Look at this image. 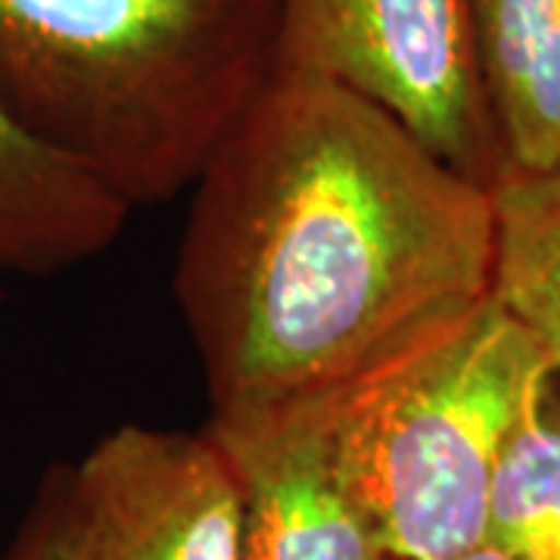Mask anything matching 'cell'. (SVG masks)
Segmentation results:
<instances>
[{
  "instance_id": "obj_4",
  "label": "cell",
  "mask_w": 560,
  "mask_h": 560,
  "mask_svg": "<svg viewBox=\"0 0 560 560\" xmlns=\"http://www.w3.org/2000/svg\"><path fill=\"white\" fill-rule=\"evenodd\" d=\"M377 103L460 175L501 153L482 88L477 0H278V66Z\"/></svg>"
},
{
  "instance_id": "obj_7",
  "label": "cell",
  "mask_w": 560,
  "mask_h": 560,
  "mask_svg": "<svg viewBox=\"0 0 560 560\" xmlns=\"http://www.w3.org/2000/svg\"><path fill=\"white\" fill-rule=\"evenodd\" d=\"M131 209L0 109V275L54 278L103 256Z\"/></svg>"
},
{
  "instance_id": "obj_11",
  "label": "cell",
  "mask_w": 560,
  "mask_h": 560,
  "mask_svg": "<svg viewBox=\"0 0 560 560\" xmlns=\"http://www.w3.org/2000/svg\"><path fill=\"white\" fill-rule=\"evenodd\" d=\"M3 560H81L72 464H57L44 474Z\"/></svg>"
},
{
  "instance_id": "obj_6",
  "label": "cell",
  "mask_w": 560,
  "mask_h": 560,
  "mask_svg": "<svg viewBox=\"0 0 560 560\" xmlns=\"http://www.w3.org/2000/svg\"><path fill=\"white\" fill-rule=\"evenodd\" d=\"M320 408L206 423L241 489L243 560H396L334 467Z\"/></svg>"
},
{
  "instance_id": "obj_12",
  "label": "cell",
  "mask_w": 560,
  "mask_h": 560,
  "mask_svg": "<svg viewBox=\"0 0 560 560\" xmlns=\"http://www.w3.org/2000/svg\"><path fill=\"white\" fill-rule=\"evenodd\" d=\"M452 560H514V558H508L504 551L492 548L489 541H480V545H474V548H467V551L455 555Z\"/></svg>"
},
{
  "instance_id": "obj_10",
  "label": "cell",
  "mask_w": 560,
  "mask_h": 560,
  "mask_svg": "<svg viewBox=\"0 0 560 560\" xmlns=\"http://www.w3.org/2000/svg\"><path fill=\"white\" fill-rule=\"evenodd\" d=\"M514 560H560V381L545 386L501 452L486 536Z\"/></svg>"
},
{
  "instance_id": "obj_3",
  "label": "cell",
  "mask_w": 560,
  "mask_h": 560,
  "mask_svg": "<svg viewBox=\"0 0 560 560\" xmlns=\"http://www.w3.org/2000/svg\"><path fill=\"white\" fill-rule=\"evenodd\" d=\"M555 371L489 293L440 334L324 401L334 467L396 560L486 536L501 452Z\"/></svg>"
},
{
  "instance_id": "obj_9",
  "label": "cell",
  "mask_w": 560,
  "mask_h": 560,
  "mask_svg": "<svg viewBox=\"0 0 560 560\" xmlns=\"http://www.w3.org/2000/svg\"><path fill=\"white\" fill-rule=\"evenodd\" d=\"M489 190L495 209L489 293L536 340L560 381V165L501 172Z\"/></svg>"
},
{
  "instance_id": "obj_1",
  "label": "cell",
  "mask_w": 560,
  "mask_h": 560,
  "mask_svg": "<svg viewBox=\"0 0 560 560\" xmlns=\"http://www.w3.org/2000/svg\"><path fill=\"white\" fill-rule=\"evenodd\" d=\"M190 190L175 300L212 418L334 399L489 296L492 190L337 81L275 72Z\"/></svg>"
},
{
  "instance_id": "obj_8",
  "label": "cell",
  "mask_w": 560,
  "mask_h": 560,
  "mask_svg": "<svg viewBox=\"0 0 560 560\" xmlns=\"http://www.w3.org/2000/svg\"><path fill=\"white\" fill-rule=\"evenodd\" d=\"M501 172L560 165V0H477Z\"/></svg>"
},
{
  "instance_id": "obj_2",
  "label": "cell",
  "mask_w": 560,
  "mask_h": 560,
  "mask_svg": "<svg viewBox=\"0 0 560 560\" xmlns=\"http://www.w3.org/2000/svg\"><path fill=\"white\" fill-rule=\"evenodd\" d=\"M278 66V0H0V109L131 212L190 190Z\"/></svg>"
},
{
  "instance_id": "obj_5",
  "label": "cell",
  "mask_w": 560,
  "mask_h": 560,
  "mask_svg": "<svg viewBox=\"0 0 560 560\" xmlns=\"http://www.w3.org/2000/svg\"><path fill=\"white\" fill-rule=\"evenodd\" d=\"M81 560H243L241 489L212 436L121 423L72 464Z\"/></svg>"
}]
</instances>
